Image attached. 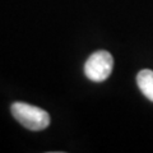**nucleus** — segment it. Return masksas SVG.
I'll use <instances>...</instances> for the list:
<instances>
[{"mask_svg":"<svg viewBox=\"0 0 153 153\" xmlns=\"http://www.w3.org/2000/svg\"><path fill=\"white\" fill-rule=\"evenodd\" d=\"M12 115L19 124L33 131L44 130L50 124V115L45 110L25 102H14Z\"/></svg>","mask_w":153,"mask_h":153,"instance_id":"1","label":"nucleus"},{"mask_svg":"<svg viewBox=\"0 0 153 153\" xmlns=\"http://www.w3.org/2000/svg\"><path fill=\"white\" fill-rule=\"evenodd\" d=\"M114 59L107 51H96L91 55L84 64V74L92 82H103L112 71Z\"/></svg>","mask_w":153,"mask_h":153,"instance_id":"2","label":"nucleus"},{"mask_svg":"<svg viewBox=\"0 0 153 153\" xmlns=\"http://www.w3.org/2000/svg\"><path fill=\"white\" fill-rule=\"evenodd\" d=\"M137 84L140 92L153 102V70L143 69L137 75Z\"/></svg>","mask_w":153,"mask_h":153,"instance_id":"3","label":"nucleus"}]
</instances>
